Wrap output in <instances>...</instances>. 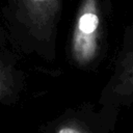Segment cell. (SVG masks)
Listing matches in <instances>:
<instances>
[{"label": "cell", "mask_w": 133, "mask_h": 133, "mask_svg": "<svg viewBox=\"0 0 133 133\" xmlns=\"http://www.w3.org/2000/svg\"><path fill=\"white\" fill-rule=\"evenodd\" d=\"M64 4L65 0H4L2 26L14 52L48 63L55 62Z\"/></svg>", "instance_id": "6da1fadb"}, {"label": "cell", "mask_w": 133, "mask_h": 133, "mask_svg": "<svg viewBox=\"0 0 133 133\" xmlns=\"http://www.w3.org/2000/svg\"><path fill=\"white\" fill-rule=\"evenodd\" d=\"M110 0H79L75 21L68 41L66 55L76 69L96 71L108 51Z\"/></svg>", "instance_id": "7a4b0ae2"}, {"label": "cell", "mask_w": 133, "mask_h": 133, "mask_svg": "<svg viewBox=\"0 0 133 133\" xmlns=\"http://www.w3.org/2000/svg\"><path fill=\"white\" fill-rule=\"evenodd\" d=\"M133 104V23L127 26L112 62L111 75L103 86L99 105L119 112Z\"/></svg>", "instance_id": "3957f363"}, {"label": "cell", "mask_w": 133, "mask_h": 133, "mask_svg": "<svg viewBox=\"0 0 133 133\" xmlns=\"http://www.w3.org/2000/svg\"><path fill=\"white\" fill-rule=\"evenodd\" d=\"M118 112L100 105L70 108L41 128V133H112Z\"/></svg>", "instance_id": "277c9868"}, {"label": "cell", "mask_w": 133, "mask_h": 133, "mask_svg": "<svg viewBox=\"0 0 133 133\" xmlns=\"http://www.w3.org/2000/svg\"><path fill=\"white\" fill-rule=\"evenodd\" d=\"M19 61L20 55L9 48L0 47V104L17 103L25 89V75Z\"/></svg>", "instance_id": "5b68a950"}, {"label": "cell", "mask_w": 133, "mask_h": 133, "mask_svg": "<svg viewBox=\"0 0 133 133\" xmlns=\"http://www.w3.org/2000/svg\"><path fill=\"white\" fill-rule=\"evenodd\" d=\"M0 47L1 48H8L7 35H6L4 27L2 26V23H0Z\"/></svg>", "instance_id": "8992f818"}, {"label": "cell", "mask_w": 133, "mask_h": 133, "mask_svg": "<svg viewBox=\"0 0 133 133\" xmlns=\"http://www.w3.org/2000/svg\"><path fill=\"white\" fill-rule=\"evenodd\" d=\"M132 133H133V132H132Z\"/></svg>", "instance_id": "52a82bcc"}]
</instances>
